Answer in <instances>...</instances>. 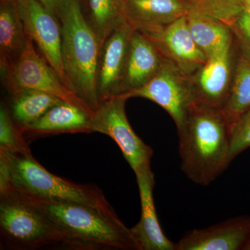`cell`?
<instances>
[{
  "instance_id": "cell-1",
  "label": "cell",
  "mask_w": 250,
  "mask_h": 250,
  "mask_svg": "<svg viewBox=\"0 0 250 250\" xmlns=\"http://www.w3.org/2000/svg\"><path fill=\"white\" fill-rule=\"evenodd\" d=\"M230 125L223 110L196 103L177 129L181 170L193 183L207 187L231 164Z\"/></svg>"
},
{
  "instance_id": "cell-2",
  "label": "cell",
  "mask_w": 250,
  "mask_h": 250,
  "mask_svg": "<svg viewBox=\"0 0 250 250\" xmlns=\"http://www.w3.org/2000/svg\"><path fill=\"white\" fill-rule=\"evenodd\" d=\"M5 190L43 201L89 206L116 214L98 187L73 183L51 173L36 160L30 149L0 151V192Z\"/></svg>"
},
{
  "instance_id": "cell-3",
  "label": "cell",
  "mask_w": 250,
  "mask_h": 250,
  "mask_svg": "<svg viewBox=\"0 0 250 250\" xmlns=\"http://www.w3.org/2000/svg\"><path fill=\"white\" fill-rule=\"evenodd\" d=\"M19 195L32 202L47 215L62 233L64 244L69 248L141 250L131 229L126 228L117 214L80 204L56 203Z\"/></svg>"
},
{
  "instance_id": "cell-4",
  "label": "cell",
  "mask_w": 250,
  "mask_h": 250,
  "mask_svg": "<svg viewBox=\"0 0 250 250\" xmlns=\"http://www.w3.org/2000/svg\"><path fill=\"white\" fill-rule=\"evenodd\" d=\"M59 21L64 71L72 91L93 113L100 104L97 87L100 41L82 11L80 0H65Z\"/></svg>"
},
{
  "instance_id": "cell-5",
  "label": "cell",
  "mask_w": 250,
  "mask_h": 250,
  "mask_svg": "<svg viewBox=\"0 0 250 250\" xmlns=\"http://www.w3.org/2000/svg\"><path fill=\"white\" fill-rule=\"evenodd\" d=\"M0 229L9 244L34 250L63 243V237L32 202L11 190L0 192Z\"/></svg>"
},
{
  "instance_id": "cell-6",
  "label": "cell",
  "mask_w": 250,
  "mask_h": 250,
  "mask_svg": "<svg viewBox=\"0 0 250 250\" xmlns=\"http://www.w3.org/2000/svg\"><path fill=\"white\" fill-rule=\"evenodd\" d=\"M126 100L125 97L117 95L100 102L91 115V131L111 138L136 174L151 167L154 150L130 125L125 111Z\"/></svg>"
},
{
  "instance_id": "cell-7",
  "label": "cell",
  "mask_w": 250,
  "mask_h": 250,
  "mask_svg": "<svg viewBox=\"0 0 250 250\" xmlns=\"http://www.w3.org/2000/svg\"><path fill=\"white\" fill-rule=\"evenodd\" d=\"M9 93L20 90H34L51 94L63 101L92 113L73 92L62 83L57 72L36 52L34 42L27 37V45L19 57L1 72Z\"/></svg>"
},
{
  "instance_id": "cell-8",
  "label": "cell",
  "mask_w": 250,
  "mask_h": 250,
  "mask_svg": "<svg viewBox=\"0 0 250 250\" xmlns=\"http://www.w3.org/2000/svg\"><path fill=\"white\" fill-rule=\"evenodd\" d=\"M122 96L127 100L144 98L156 103L168 113L177 129L183 124L190 108L197 103L191 78L166 58L160 70L147 83Z\"/></svg>"
},
{
  "instance_id": "cell-9",
  "label": "cell",
  "mask_w": 250,
  "mask_h": 250,
  "mask_svg": "<svg viewBox=\"0 0 250 250\" xmlns=\"http://www.w3.org/2000/svg\"><path fill=\"white\" fill-rule=\"evenodd\" d=\"M17 2L27 37L36 42L43 59L72 91L62 65V28L59 20L39 0H17Z\"/></svg>"
},
{
  "instance_id": "cell-10",
  "label": "cell",
  "mask_w": 250,
  "mask_h": 250,
  "mask_svg": "<svg viewBox=\"0 0 250 250\" xmlns=\"http://www.w3.org/2000/svg\"><path fill=\"white\" fill-rule=\"evenodd\" d=\"M235 61V39L231 45L207 58L191 78L196 103L223 109L228 101Z\"/></svg>"
},
{
  "instance_id": "cell-11",
  "label": "cell",
  "mask_w": 250,
  "mask_h": 250,
  "mask_svg": "<svg viewBox=\"0 0 250 250\" xmlns=\"http://www.w3.org/2000/svg\"><path fill=\"white\" fill-rule=\"evenodd\" d=\"M134 31V27L125 20L110 34L101 47L97 75L100 102L121 93Z\"/></svg>"
},
{
  "instance_id": "cell-12",
  "label": "cell",
  "mask_w": 250,
  "mask_h": 250,
  "mask_svg": "<svg viewBox=\"0 0 250 250\" xmlns=\"http://www.w3.org/2000/svg\"><path fill=\"white\" fill-rule=\"evenodd\" d=\"M186 17L166 27L142 34L152 41L164 58L190 77L205 63L207 57L192 39Z\"/></svg>"
},
{
  "instance_id": "cell-13",
  "label": "cell",
  "mask_w": 250,
  "mask_h": 250,
  "mask_svg": "<svg viewBox=\"0 0 250 250\" xmlns=\"http://www.w3.org/2000/svg\"><path fill=\"white\" fill-rule=\"evenodd\" d=\"M250 238V216L241 215L188 231L176 243V250H245Z\"/></svg>"
},
{
  "instance_id": "cell-14",
  "label": "cell",
  "mask_w": 250,
  "mask_h": 250,
  "mask_svg": "<svg viewBox=\"0 0 250 250\" xmlns=\"http://www.w3.org/2000/svg\"><path fill=\"white\" fill-rule=\"evenodd\" d=\"M141 199L139 223L131 228L141 250H176V243L166 236L161 228L154 200V174L151 167L136 174Z\"/></svg>"
},
{
  "instance_id": "cell-15",
  "label": "cell",
  "mask_w": 250,
  "mask_h": 250,
  "mask_svg": "<svg viewBox=\"0 0 250 250\" xmlns=\"http://www.w3.org/2000/svg\"><path fill=\"white\" fill-rule=\"evenodd\" d=\"M190 12L181 0H125V20L141 33L166 27Z\"/></svg>"
},
{
  "instance_id": "cell-16",
  "label": "cell",
  "mask_w": 250,
  "mask_h": 250,
  "mask_svg": "<svg viewBox=\"0 0 250 250\" xmlns=\"http://www.w3.org/2000/svg\"><path fill=\"white\" fill-rule=\"evenodd\" d=\"M164 59L152 41L134 29L119 95L139 89L147 83L160 70Z\"/></svg>"
},
{
  "instance_id": "cell-17",
  "label": "cell",
  "mask_w": 250,
  "mask_h": 250,
  "mask_svg": "<svg viewBox=\"0 0 250 250\" xmlns=\"http://www.w3.org/2000/svg\"><path fill=\"white\" fill-rule=\"evenodd\" d=\"M234 34L232 83L228 101L222 109L230 128L237 118L250 108V42L235 31Z\"/></svg>"
},
{
  "instance_id": "cell-18",
  "label": "cell",
  "mask_w": 250,
  "mask_h": 250,
  "mask_svg": "<svg viewBox=\"0 0 250 250\" xmlns=\"http://www.w3.org/2000/svg\"><path fill=\"white\" fill-rule=\"evenodd\" d=\"M91 115L77 105L62 101L29 125L24 131L40 134L92 132Z\"/></svg>"
},
{
  "instance_id": "cell-19",
  "label": "cell",
  "mask_w": 250,
  "mask_h": 250,
  "mask_svg": "<svg viewBox=\"0 0 250 250\" xmlns=\"http://www.w3.org/2000/svg\"><path fill=\"white\" fill-rule=\"evenodd\" d=\"M27 36L17 0H1L0 7V67L7 70L27 45Z\"/></svg>"
},
{
  "instance_id": "cell-20",
  "label": "cell",
  "mask_w": 250,
  "mask_h": 250,
  "mask_svg": "<svg viewBox=\"0 0 250 250\" xmlns=\"http://www.w3.org/2000/svg\"><path fill=\"white\" fill-rule=\"evenodd\" d=\"M186 18L192 39L207 58L234 42V31L226 23L193 11Z\"/></svg>"
},
{
  "instance_id": "cell-21",
  "label": "cell",
  "mask_w": 250,
  "mask_h": 250,
  "mask_svg": "<svg viewBox=\"0 0 250 250\" xmlns=\"http://www.w3.org/2000/svg\"><path fill=\"white\" fill-rule=\"evenodd\" d=\"M11 94V115L21 131L63 100L45 92L20 90Z\"/></svg>"
},
{
  "instance_id": "cell-22",
  "label": "cell",
  "mask_w": 250,
  "mask_h": 250,
  "mask_svg": "<svg viewBox=\"0 0 250 250\" xmlns=\"http://www.w3.org/2000/svg\"><path fill=\"white\" fill-rule=\"evenodd\" d=\"M88 4L90 16L87 19L102 47L110 34L125 21V0H88Z\"/></svg>"
},
{
  "instance_id": "cell-23",
  "label": "cell",
  "mask_w": 250,
  "mask_h": 250,
  "mask_svg": "<svg viewBox=\"0 0 250 250\" xmlns=\"http://www.w3.org/2000/svg\"><path fill=\"white\" fill-rule=\"evenodd\" d=\"M190 11L206 15L233 27L246 0H181Z\"/></svg>"
},
{
  "instance_id": "cell-24",
  "label": "cell",
  "mask_w": 250,
  "mask_h": 250,
  "mask_svg": "<svg viewBox=\"0 0 250 250\" xmlns=\"http://www.w3.org/2000/svg\"><path fill=\"white\" fill-rule=\"evenodd\" d=\"M22 131L15 125V122L4 104L0 108V151L20 152L29 150L21 136Z\"/></svg>"
},
{
  "instance_id": "cell-25",
  "label": "cell",
  "mask_w": 250,
  "mask_h": 250,
  "mask_svg": "<svg viewBox=\"0 0 250 250\" xmlns=\"http://www.w3.org/2000/svg\"><path fill=\"white\" fill-rule=\"evenodd\" d=\"M250 147V108L237 118L230 130L229 159L231 163Z\"/></svg>"
},
{
  "instance_id": "cell-26",
  "label": "cell",
  "mask_w": 250,
  "mask_h": 250,
  "mask_svg": "<svg viewBox=\"0 0 250 250\" xmlns=\"http://www.w3.org/2000/svg\"><path fill=\"white\" fill-rule=\"evenodd\" d=\"M233 29L250 42V0H246L244 8L237 18Z\"/></svg>"
},
{
  "instance_id": "cell-27",
  "label": "cell",
  "mask_w": 250,
  "mask_h": 250,
  "mask_svg": "<svg viewBox=\"0 0 250 250\" xmlns=\"http://www.w3.org/2000/svg\"><path fill=\"white\" fill-rule=\"evenodd\" d=\"M46 9L59 20L61 10L65 0H39Z\"/></svg>"
},
{
  "instance_id": "cell-28",
  "label": "cell",
  "mask_w": 250,
  "mask_h": 250,
  "mask_svg": "<svg viewBox=\"0 0 250 250\" xmlns=\"http://www.w3.org/2000/svg\"><path fill=\"white\" fill-rule=\"evenodd\" d=\"M245 250H250V238L248 243H247L246 248H245Z\"/></svg>"
}]
</instances>
